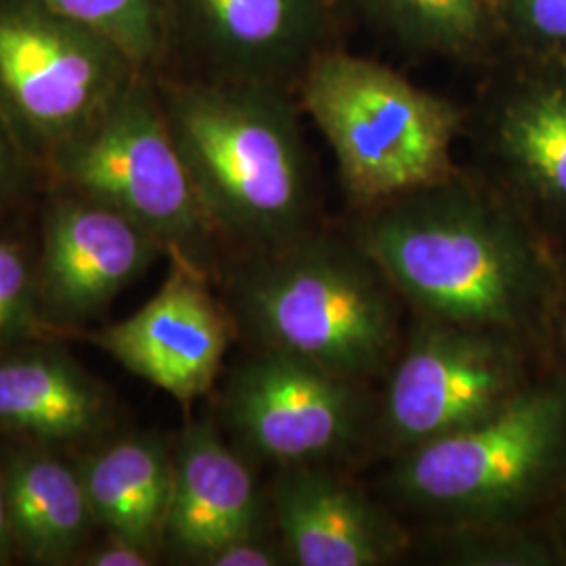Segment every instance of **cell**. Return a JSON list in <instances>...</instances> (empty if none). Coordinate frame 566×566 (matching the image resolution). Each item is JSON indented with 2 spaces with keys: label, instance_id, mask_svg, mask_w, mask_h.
<instances>
[{
  "label": "cell",
  "instance_id": "cell-1",
  "mask_svg": "<svg viewBox=\"0 0 566 566\" xmlns=\"http://www.w3.org/2000/svg\"><path fill=\"white\" fill-rule=\"evenodd\" d=\"M348 233L413 317L516 336L539 301L544 271L516 212L460 170L357 212Z\"/></svg>",
  "mask_w": 566,
  "mask_h": 566
},
{
  "label": "cell",
  "instance_id": "cell-2",
  "mask_svg": "<svg viewBox=\"0 0 566 566\" xmlns=\"http://www.w3.org/2000/svg\"><path fill=\"white\" fill-rule=\"evenodd\" d=\"M224 273V298L252 350L280 353L369 385L405 340L403 298L350 233L319 224L243 252Z\"/></svg>",
  "mask_w": 566,
  "mask_h": 566
},
{
  "label": "cell",
  "instance_id": "cell-3",
  "mask_svg": "<svg viewBox=\"0 0 566 566\" xmlns=\"http://www.w3.org/2000/svg\"><path fill=\"white\" fill-rule=\"evenodd\" d=\"M164 116L206 217L256 252L315 227V185L287 86L208 76L158 82Z\"/></svg>",
  "mask_w": 566,
  "mask_h": 566
},
{
  "label": "cell",
  "instance_id": "cell-4",
  "mask_svg": "<svg viewBox=\"0 0 566 566\" xmlns=\"http://www.w3.org/2000/svg\"><path fill=\"white\" fill-rule=\"evenodd\" d=\"M298 84L304 112L332 147L357 212L460 170L453 145L464 128L462 112L382 63L319 51Z\"/></svg>",
  "mask_w": 566,
  "mask_h": 566
},
{
  "label": "cell",
  "instance_id": "cell-5",
  "mask_svg": "<svg viewBox=\"0 0 566 566\" xmlns=\"http://www.w3.org/2000/svg\"><path fill=\"white\" fill-rule=\"evenodd\" d=\"M44 168L60 189L139 224L170 259L206 275L221 271L223 240L185 168L151 72L139 70L102 116Z\"/></svg>",
  "mask_w": 566,
  "mask_h": 566
},
{
  "label": "cell",
  "instance_id": "cell-6",
  "mask_svg": "<svg viewBox=\"0 0 566 566\" xmlns=\"http://www.w3.org/2000/svg\"><path fill=\"white\" fill-rule=\"evenodd\" d=\"M566 434V386L526 388L479 424L397 455L390 493L441 528L504 523L546 481Z\"/></svg>",
  "mask_w": 566,
  "mask_h": 566
},
{
  "label": "cell",
  "instance_id": "cell-7",
  "mask_svg": "<svg viewBox=\"0 0 566 566\" xmlns=\"http://www.w3.org/2000/svg\"><path fill=\"white\" fill-rule=\"evenodd\" d=\"M139 67L112 41L42 0H0V107L42 168Z\"/></svg>",
  "mask_w": 566,
  "mask_h": 566
},
{
  "label": "cell",
  "instance_id": "cell-8",
  "mask_svg": "<svg viewBox=\"0 0 566 566\" xmlns=\"http://www.w3.org/2000/svg\"><path fill=\"white\" fill-rule=\"evenodd\" d=\"M365 382L269 350H252L224 380L221 416L250 462L338 465L376 437L378 399Z\"/></svg>",
  "mask_w": 566,
  "mask_h": 566
},
{
  "label": "cell",
  "instance_id": "cell-9",
  "mask_svg": "<svg viewBox=\"0 0 566 566\" xmlns=\"http://www.w3.org/2000/svg\"><path fill=\"white\" fill-rule=\"evenodd\" d=\"M514 340L416 317L386 371L374 439L401 455L504 409L526 390Z\"/></svg>",
  "mask_w": 566,
  "mask_h": 566
},
{
  "label": "cell",
  "instance_id": "cell-10",
  "mask_svg": "<svg viewBox=\"0 0 566 566\" xmlns=\"http://www.w3.org/2000/svg\"><path fill=\"white\" fill-rule=\"evenodd\" d=\"M170 261V273L151 301L118 324L88 334V340L130 374L191 405L217 385L238 329L227 304L210 290L208 275Z\"/></svg>",
  "mask_w": 566,
  "mask_h": 566
},
{
  "label": "cell",
  "instance_id": "cell-11",
  "mask_svg": "<svg viewBox=\"0 0 566 566\" xmlns=\"http://www.w3.org/2000/svg\"><path fill=\"white\" fill-rule=\"evenodd\" d=\"M160 254L163 245L139 224L61 189L46 208L34 266L44 322L63 327L97 317Z\"/></svg>",
  "mask_w": 566,
  "mask_h": 566
},
{
  "label": "cell",
  "instance_id": "cell-12",
  "mask_svg": "<svg viewBox=\"0 0 566 566\" xmlns=\"http://www.w3.org/2000/svg\"><path fill=\"white\" fill-rule=\"evenodd\" d=\"M170 34H179L210 76L301 81L322 51L329 0H168Z\"/></svg>",
  "mask_w": 566,
  "mask_h": 566
},
{
  "label": "cell",
  "instance_id": "cell-13",
  "mask_svg": "<svg viewBox=\"0 0 566 566\" xmlns=\"http://www.w3.org/2000/svg\"><path fill=\"white\" fill-rule=\"evenodd\" d=\"M271 507L290 565H392L411 544L401 523L336 465L280 468Z\"/></svg>",
  "mask_w": 566,
  "mask_h": 566
},
{
  "label": "cell",
  "instance_id": "cell-14",
  "mask_svg": "<svg viewBox=\"0 0 566 566\" xmlns=\"http://www.w3.org/2000/svg\"><path fill=\"white\" fill-rule=\"evenodd\" d=\"M263 495L248 460L210 420H193L172 446V495L164 549L200 565L229 542L263 531Z\"/></svg>",
  "mask_w": 566,
  "mask_h": 566
},
{
  "label": "cell",
  "instance_id": "cell-15",
  "mask_svg": "<svg viewBox=\"0 0 566 566\" xmlns=\"http://www.w3.org/2000/svg\"><path fill=\"white\" fill-rule=\"evenodd\" d=\"M483 147L516 196L566 214V70H542L500 93L486 109Z\"/></svg>",
  "mask_w": 566,
  "mask_h": 566
},
{
  "label": "cell",
  "instance_id": "cell-16",
  "mask_svg": "<svg viewBox=\"0 0 566 566\" xmlns=\"http://www.w3.org/2000/svg\"><path fill=\"white\" fill-rule=\"evenodd\" d=\"M114 422L107 388L67 355L49 348L0 355V432L32 446H81Z\"/></svg>",
  "mask_w": 566,
  "mask_h": 566
},
{
  "label": "cell",
  "instance_id": "cell-17",
  "mask_svg": "<svg viewBox=\"0 0 566 566\" xmlns=\"http://www.w3.org/2000/svg\"><path fill=\"white\" fill-rule=\"evenodd\" d=\"M95 525L158 558L172 495V447L130 434L76 465Z\"/></svg>",
  "mask_w": 566,
  "mask_h": 566
},
{
  "label": "cell",
  "instance_id": "cell-18",
  "mask_svg": "<svg viewBox=\"0 0 566 566\" xmlns=\"http://www.w3.org/2000/svg\"><path fill=\"white\" fill-rule=\"evenodd\" d=\"M0 476L15 546L39 565L74 563L95 525L78 468L49 447H20L4 455Z\"/></svg>",
  "mask_w": 566,
  "mask_h": 566
},
{
  "label": "cell",
  "instance_id": "cell-19",
  "mask_svg": "<svg viewBox=\"0 0 566 566\" xmlns=\"http://www.w3.org/2000/svg\"><path fill=\"white\" fill-rule=\"evenodd\" d=\"M390 36L420 53L474 57L495 23L493 0H357Z\"/></svg>",
  "mask_w": 566,
  "mask_h": 566
},
{
  "label": "cell",
  "instance_id": "cell-20",
  "mask_svg": "<svg viewBox=\"0 0 566 566\" xmlns=\"http://www.w3.org/2000/svg\"><path fill=\"white\" fill-rule=\"evenodd\" d=\"M114 42L139 70L151 72L170 39L168 0H42Z\"/></svg>",
  "mask_w": 566,
  "mask_h": 566
},
{
  "label": "cell",
  "instance_id": "cell-21",
  "mask_svg": "<svg viewBox=\"0 0 566 566\" xmlns=\"http://www.w3.org/2000/svg\"><path fill=\"white\" fill-rule=\"evenodd\" d=\"M46 324L36 301L34 266L20 243L0 238V355L28 338H39Z\"/></svg>",
  "mask_w": 566,
  "mask_h": 566
},
{
  "label": "cell",
  "instance_id": "cell-22",
  "mask_svg": "<svg viewBox=\"0 0 566 566\" xmlns=\"http://www.w3.org/2000/svg\"><path fill=\"white\" fill-rule=\"evenodd\" d=\"M493 11L528 44L566 53V0H493Z\"/></svg>",
  "mask_w": 566,
  "mask_h": 566
},
{
  "label": "cell",
  "instance_id": "cell-23",
  "mask_svg": "<svg viewBox=\"0 0 566 566\" xmlns=\"http://www.w3.org/2000/svg\"><path fill=\"white\" fill-rule=\"evenodd\" d=\"M39 168L41 164L25 149L0 107V219L25 200Z\"/></svg>",
  "mask_w": 566,
  "mask_h": 566
},
{
  "label": "cell",
  "instance_id": "cell-24",
  "mask_svg": "<svg viewBox=\"0 0 566 566\" xmlns=\"http://www.w3.org/2000/svg\"><path fill=\"white\" fill-rule=\"evenodd\" d=\"M202 566H280L290 565L282 542H269L261 533L217 547L200 560Z\"/></svg>",
  "mask_w": 566,
  "mask_h": 566
},
{
  "label": "cell",
  "instance_id": "cell-25",
  "mask_svg": "<svg viewBox=\"0 0 566 566\" xmlns=\"http://www.w3.org/2000/svg\"><path fill=\"white\" fill-rule=\"evenodd\" d=\"M76 563L84 566H149L156 563V556L133 542L109 535L107 542L81 552Z\"/></svg>",
  "mask_w": 566,
  "mask_h": 566
},
{
  "label": "cell",
  "instance_id": "cell-26",
  "mask_svg": "<svg viewBox=\"0 0 566 566\" xmlns=\"http://www.w3.org/2000/svg\"><path fill=\"white\" fill-rule=\"evenodd\" d=\"M15 546L13 531H11V521H9V507H7V493H4V483L0 476V565L9 558L11 547Z\"/></svg>",
  "mask_w": 566,
  "mask_h": 566
},
{
  "label": "cell",
  "instance_id": "cell-27",
  "mask_svg": "<svg viewBox=\"0 0 566 566\" xmlns=\"http://www.w3.org/2000/svg\"><path fill=\"white\" fill-rule=\"evenodd\" d=\"M565 334H566V319H565Z\"/></svg>",
  "mask_w": 566,
  "mask_h": 566
}]
</instances>
